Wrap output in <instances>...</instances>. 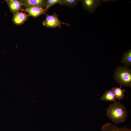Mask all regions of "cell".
<instances>
[{
  "mask_svg": "<svg viewBox=\"0 0 131 131\" xmlns=\"http://www.w3.org/2000/svg\"><path fill=\"white\" fill-rule=\"evenodd\" d=\"M106 115L113 122L119 124L126 121L128 112L123 104L116 101L110 104L107 108Z\"/></svg>",
  "mask_w": 131,
  "mask_h": 131,
  "instance_id": "6da1fadb",
  "label": "cell"
},
{
  "mask_svg": "<svg viewBox=\"0 0 131 131\" xmlns=\"http://www.w3.org/2000/svg\"><path fill=\"white\" fill-rule=\"evenodd\" d=\"M114 78L120 86H131V70L126 66H119L116 67Z\"/></svg>",
  "mask_w": 131,
  "mask_h": 131,
  "instance_id": "7a4b0ae2",
  "label": "cell"
},
{
  "mask_svg": "<svg viewBox=\"0 0 131 131\" xmlns=\"http://www.w3.org/2000/svg\"><path fill=\"white\" fill-rule=\"evenodd\" d=\"M46 18L42 22L43 25L48 27L53 28L58 27L61 28L62 24L69 26V24L61 22L55 13L52 15L45 14Z\"/></svg>",
  "mask_w": 131,
  "mask_h": 131,
  "instance_id": "3957f363",
  "label": "cell"
},
{
  "mask_svg": "<svg viewBox=\"0 0 131 131\" xmlns=\"http://www.w3.org/2000/svg\"><path fill=\"white\" fill-rule=\"evenodd\" d=\"M83 9L90 13H93L102 3L100 0H80Z\"/></svg>",
  "mask_w": 131,
  "mask_h": 131,
  "instance_id": "277c9868",
  "label": "cell"
},
{
  "mask_svg": "<svg viewBox=\"0 0 131 131\" xmlns=\"http://www.w3.org/2000/svg\"><path fill=\"white\" fill-rule=\"evenodd\" d=\"M47 0H21L23 5L26 8L36 6L44 8L46 7Z\"/></svg>",
  "mask_w": 131,
  "mask_h": 131,
  "instance_id": "5b68a950",
  "label": "cell"
},
{
  "mask_svg": "<svg viewBox=\"0 0 131 131\" xmlns=\"http://www.w3.org/2000/svg\"><path fill=\"white\" fill-rule=\"evenodd\" d=\"M24 10L28 13L29 16L35 17L45 14L47 10L45 8L36 6L26 8Z\"/></svg>",
  "mask_w": 131,
  "mask_h": 131,
  "instance_id": "8992f818",
  "label": "cell"
},
{
  "mask_svg": "<svg viewBox=\"0 0 131 131\" xmlns=\"http://www.w3.org/2000/svg\"><path fill=\"white\" fill-rule=\"evenodd\" d=\"M5 1L11 12L14 13L19 10H24L22 7L23 4L21 0H6Z\"/></svg>",
  "mask_w": 131,
  "mask_h": 131,
  "instance_id": "52a82bcc",
  "label": "cell"
},
{
  "mask_svg": "<svg viewBox=\"0 0 131 131\" xmlns=\"http://www.w3.org/2000/svg\"><path fill=\"white\" fill-rule=\"evenodd\" d=\"M28 15L25 13L19 11L14 13L13 15V21L16 24H21L27 19L29 16Z\"/></svg>",
  "mask_w": 131,
  "mask_h": 131,
  "instance_id": "ba28073f",
  "label": "cell"
},
{
  "mask_svg": "<svg viewBox=\"0 0 131 131\" xmlns=\"http://www.w3.org/2000/svg\"><path fill=\"white\" fill-rule=\"evenodd\" d=\"M101 131H131V130L125 127L119 128L112 123H107L102 126Z\"/></svg>",
  "mask_w": 131,
  "mask_h": 131,
  "instance_id": "9c48e42d",
  "label": "cell"
},
{
  "mask_svg": "<svg viewBox=\"0 0 131 131\" xmlns=\"http://www.w3.org/2000/svg\"><path fill=\"white\" fill-rule=\"evenodd\" d=\"M116 99L111 89L106 91L101 98V99L102 101L114 102L116 101Z\"/></svg>",
  "mask_w": 131,
  "mask_h": 131,
  "instance_id": "30bf717a",
  "label": "cell"
},
{
  "mask_svg": "<svg viewBox=\"0 0 131 131\" xmlns=\"http://www.w3.org/2000/svg\"><path fill=\"white\" fill-rule=\"evenodd\" d=\"M120 62L126 66H131V49H130L124 53Z\"/></svg>",
  "mask_w": 131,
  "mask_h": 131,
  "instance_id": "8fae6325",
  "label": "cell"
},
{
  "mask_svg": "<svg viewBox=\"0 0 131 131\" xmlns=\"http://www.w3.org/2000/svg\"><path fill=\"white\" fill-rule=\"evenodd\" d=\"M122 86L119 87H112L111 89L116 98L119 100L122 99L124 96L125 89H122Z\"/></svg>",
  "mask_w": 131,
  "mask_h": 131,
  "instance_id": "7c38bea8",
  "label": "cell"
},
{
  "mask_svg": "<svg viewBox=\"0 0 131 131\" xmlns=\"http://www.w3.org/2000/svg\"><path fill=\"white\" fill-rule=\"evenodd\" d=\"M80 0H62L60 5H63L72 8L77 6Z\"/></svg>",
  "mask_w": 131,
  "mask_h": 131,
  "instance_id": "4fadbf2b",
  "label": "cell"
},
{
  "mask_svg": "<svg viewBox=\"0 0 131 131\" xmlns=\"http://www.w3.org/2000/svg\"><path fill=\"white\" fill-rule=\"evenodd\" d=\"M62 1V0H47L45 9L47 10L48 9L53 5L57 4L60 5Z\"/></svg>",
  "mask_w": 131,
  "mask_h": 131,
  "instance_id": "5bb4252c",
  "label": "cell"
}]
</instances>
